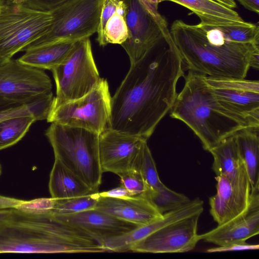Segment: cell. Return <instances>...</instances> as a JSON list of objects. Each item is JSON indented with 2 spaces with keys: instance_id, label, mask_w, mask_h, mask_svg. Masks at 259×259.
I'll list each match as a JSON object with an SVG mask.
<instances>
[{
  "instance_id": "obj_1",
  "label": "cell",
  "mask_w": 259,
  "mask_h": 259,
  "mask_svg": "<svg viewBox=\"0 0 259 259\" xmlns=\"http://www.w3.org/2000/svg\"><path fill=\"white\" fill-rule=\"evenodd\" d=\"M184 65L171 37L131 64L111 97L108 127L147 140L173 106Z\"/></svg>"
},
{
  "instance_id": "obj_2",
  "label": "cell",
  "mask_w": 259,
  "mask_h": 259,
  "mask_svg": "<svg viewBox=\"0 0 259 259\" xmlns=\"http://www.w3.org/2000/svg\"><path fill=\"white\" fill-rule=\"evenodd\" d=\"M101 240L75 225L56 219L52 212L12 208L0 223V253H99Z\"/></svg>"
},
{
  "instance_id": "obj_3",
  "label": "cell",
  "mask_w": 259,
  "mask_h": 259,
  "mask_svg": "<svg viewBox=\"0 0 259 259\" xmlns=\"http://www.w3.org/2000/svg\"><path fill=\"white\" fill-rule=\"evenodd\" d=\"M169 32L189 70L207 76L245 78L252 55L259 51V45L208 37L199 24L181 20L173 22Z\"/></svg>"
},
{
  "instance_id": "obj_4",
  "label": "cell",
  "mask_w": 259,
  "mask_h": 259,
  "mask_svg": "<svg viewBox=\"0 0 259 259\" xmlns=\"http://www.w3.org/2000/svg\"><path fill=\"white\" fill-rule=\"evenodd\" d=\"M170 111V116L186 124L208 151L242 130L254 128L218 102L205 75L190 70Z\"/></svg>"
},
{
  "instance_id": "obj_5",
  "label": "cell",
  "mask_w": 259,
  "mask_h": 259,
  "mask_svg": "<svg viewBox=\"0 0 259 259\" xmlns=\"http://www.w3.org/2000/svg\"><path fill=\"white\" fill-rule=\"evenodd\" d=\"M45 135L55 158L98 192L103 174L100 162L99 134L87 130L52 122Z\"/></svg>"
},
{
  "instance_id": "obj_6",
  "label": "cell",
  "mask_w": 259,
  "mask_h": 259,
  "mask_svg": "<svg viewBox=\"0 0 259 259\" xmlns=\"http://www.w3.org/2000/svg\"><path fill=\"white\" fill-rule=\"evenodd\" d=\"M54 19L52 10L29 7L25 0H5L0 8V57L8 60L45 34Z\"/></svg>"
},
{
  "instance_id": "obj_7",
  "label": "cell",
  "mask_w": 259,
  "mask_h": 259,
  "mask_svg": "<svg viewBox=\"0 0 259 259\" xmlns=\"http://www.w3.org/2000/svg\"><path fill=\"white\" fill-rule=\"evenodd\" d=\"M51 71L56 87L51 110L83 97L101 78L93 57L90 38L76 41L63 62Z\"/></svg>"
},
{
  "instance_id": "obj_8",
  "label": "cell",
  "mask_w": 259,
  "mask_h": 259,
  "mask_svg": "<svg viewBox=\"0 0 259 259\" xmlns=\"http://www.w3.org/2000/svg\"><path fill=\"white\" fill-rule=\"evenodd\" d=\"M102 0H68L52 11L53 21L48 31L25 48L61 42H76L96 33Z\"/></svg>"
},
{
  "instance_id": "obj_9",
  "label": "cell",
  "mask_w": 259,
  "mask_h": 259,
  "mask_svg": "<svg viewBox=\"0 0 259 259\" xmlns=\"http://www.w3.org/2000/svg\"><path fill=\"white\" fill-rule=\"evenodd\" d=\"M111 97L107 80L101 78L83 97L51 110L46 120L48 122L80 127L100 134L108 127Z\"/></svg>"
},
{
  "instance_id": "obj_10",
  "label": "cell",
  "mask_w": 259,
  "mask_h": 259,
  "mask_svg": "<svg viewBox=\"0 0 259 259\" xmlns=\"http://www.w3.org/2000/svg\"><path fill=\"white\" fill-rule=\"evenodd\" d=\"M126 6L128 37L121 46L128 55L131 64L143 58L170 33L167 23L154 18L138 0H123Z\"/></svg>"
},
{
  "instance_id": "obj_11",
  "label": "cell",
  "mask_w": 259,
  "mask_h": 259,
  "mask_svg": "<svg viewBox=\"0 0 259 259\" xmlns=\"http://www.w3.org/2000/svg\"><path fill=\"white\" fill-rule=\"evenodd\" d=\"M205 80L222 106L247 120L253 128L258 129V80L207 76Z\"/></svg>"
},
{
  "instance_id": "obj_12",
  "label": "cell",
  "mask_w": 259,
  "mask_h": 259,
  "mask_svg": "<svg viewBox=\"0 0 259 259\" xmlns=\"http://www.w3.org/2000/svg\"><path fill=\"white\" fill-rule=\"evenodd\" d=\"M217 193L209 200L210 213L221 225L237 217L247 208L251 187L243 163L234 172L217 176Z\"/></svg>"
},
{
  "instance_id": "obj_13",
  "label": "cell",
  "mask_w": 259,
  "mask_h": 259,
  "mask_svg": "<svg viewBox=\"0 0 259 259\" xmlns=\"http://www.w3.org/2000/svg\"><path fill=\"white\" fill-rule=\"evenodd\" d=\"M198 212L169 224L138 242L130 251L143 253H177L193 250L200 240L197 234Z\"/></svg>"
},
{
  "instance_id": "obj_14",
  "label": "cell",
  "mask_w": 259,
  "mask_h": 259,
  "mask_svg": "<svg viewBox=\"0 0 259 259\" xmlns=\"http://www.w3.org/2000/svg\"><path fill=\"white\" fill-rule=\"evenodd\" d=\"M49 76L42 69L11 59L0 64V95L26 99L52 92Z\"/></svg>"
},
{
  "instance_id": "obj_15",
  "label": "cell",
  "mask_w": 259,
  "mask_h": 259,
  "mask_svg": "<svg viewBox=\"0 0 259 259\" xmlns=\"http://www.w3.org/2000/svg\"><path fill=\"white\" fill-rule=\"evenodd\" d=\"M146 139L106 128L99 134V158L103 172L119 177L132 170L143 143Z\"/></svg>"
},
{
  "instance_id": "obj_16",
  "label": "cell",
  "mask_w": 259,
  "mask_h": 259,
  "mask_svg": "<svg viewBox=\"0 0 259 259\" xmlns=\"http://www.w3.org/2000/svg\"><path fill=\"white\" fill-rule=\"evenodd\" d=\"M259 233V185L251 190L247 208L242 213L213 229L199 235L200 240L218 246L246 241Z\"/></svg>"
},
{
  "instance_id": "obj_17",
  "label": "cell",
  "mask_w": 259,
  "mask_h": 259,
  "mask_svg": "<svg viewBox=\"0 0 259 259\" xmlns=\"http://www.w3.org/2000/svg\"><path fill=\"white\" fill-rule=\"evenodd\" d=\"M95 208L139 226L150 223L163 215L145 196L112 198L100 196Z\"/></svg>"
},
{
  "instance_id": "obj_18",
  "label": "cell",
  "mask_w": 259,
  "mask_h": 259,
  "mask_svg": "<svg viewBox=\"0 0 259 259\" xmlns=\"http://www.w3.org/2000/svg\"><path fill=\"white\" fill-rule=\"evenodd\" d=\"M52 214L56 219L79 227L103 241L121 235L139 226L96 208L71 214Z\"/></svg>"
},
{
  "instance_id": "obj_19",
  "label": "cell",
  "mask_w": 259,
  "mask_h": 259,
  "mask_svg": "<svg viewBox=\"0 0 259 259\" xmlns=\"http://www.w3.org/2000/svg\"><path fill=\"white\" fill-rule=\"evenodd\" d=\"M126 6L123 0H102L97 41L105 47L109 44L121 45L128 37Z\"/></svg>"
},
{
  "instance_id": "obj_20",
  "label": "cell",
  "mask_w": 259,
  "mask_h": 259,
  "mask_svg": "<svg viewBox=\"0 0 259 259\" xmlns=\"http://www.w3.org/2000/svg\"><path fill=\"white\" fill-rule=\"evenodd\" d=\"M54 98L52 92L26 99H16L0 95V121L21 116H32L36 121L47 119Z\"/></svg>"
},
{
  "instance_id": "obj_21",
  "label": "cell",
  "mask_w": 259,
  "mask_h": 259,
  "mask_svg": "<svg viewBox=\"0 0 259 259\" xmlns=\"http://www.w3.org/2000/svg\"><path fill=\"white\" fill-rule=\"evenodd\" d=\"M49 189L51 197L56 200L69 199L95 192L56 158L50 172Z\"/></svg>"
},
{
  "instance_id": "obj_22",
  "label": "cell",
  "mask_w": 259,
  "mask_h": 259,
  "mask_svg": "<svg viewBox=\"0 0 259 259\" xmlns=\"http://www.w3.org/2000/svg\"><path fill=\"white\" fill-rule=\"evenodd\" d=\"M75 42H55L30 47L25 50V54L18 60L34 68L51 70L63 62Z\"/></svg>"
},
{
  "instance_id": "obj_23",
  "label": "cell",
  "mask_w": 259,
  "mask_h": 259,
  "mask_svg": "<svg viewBox=\"0 0 259 259\" xmlns=\"http://www.w3.org/2000/svg\"><path fill=\"white\" fill-rule=\"evenodd\" d=\"M171 1L189 9L199 17L200 23L207 24L242 23L239 14L213 0H163Z\"/></svg>"
},
{
  "instance_id": "obj_24",
  "label": "cell",
  "mask_w": 259,
  "mask_h": 259,
  "mask_svg": "<svg viewBox=\"0 0 259 259\" xmlns=\"http://www.w3.org/2000/svg\"><path fill=\"white\" fill-rule=\"evenodd\" d=\"M234 136L247 173L251 190L253 189L259 185L258 129H243Z\"/></svg>"
},
{
  "instance_id": "obj_25",
  "label": "cell",
  "mask_w": 259,
  "mask_h": 259,
  "mask_svg": "<svg viewBox=\"0 0 259 259\" xmlns=\"http://www.w3.org/2000/svg\"><path fill=\"white\" fill-rule=\"evenodd\" d=\"M171 222L170 217L164 215L159 219L147 225L138 226L121 235L104 239L103 244L107 252L128 251L135 244Z\"/></svg>"
},
{
  "instance_id": "obj_26",
  "label": "cell",
  "mask_w": 259,
  "mask_h": 259,
  "mask_svg": "<svg viewBox=\"0 0 259 259\" xmlns=\"http://www.w3.org/2000/svg\"><path fill=\"white\" fill-rule=\"evenodd\" d=\"M213 161L212 169L216 176L231 174L243 163L234 135L211 149Z\"/></svg>"
},
{
  "instance_id": "obj_27",
  "label": "cell",
  "mask_w": 259,
  "mask_h": 259,
  "mask_svg": "<svg viewBox=\"0 0 259 259\" xmlns=\"http://www.w3.org/2000/svg\"><path fill=\"white\" fill-rule=\"evenodd\" d=\"M36 121L30 116H21L0 121V150L17 143Z\"/></svg>"
},
{
  "instance_id": "obj_28",
  "label": "cell",
  "mask_w": 259,
  "mask_h": 259,
  "mask_svg": "<svg viewBox=\"0 0 259 259\" xmlns=\"http://www.w3.org/2000/svg\"><path fill=\"white\" fill-rule=\"evenodd\" d=\"M210 25L219 29L227 41L259 45V27L257 24L244 22L237 24Z\"/></svg>"
},
{
  "instance_id": "obj_29",
  "label": "cell",
  "mask_w": 259,
  "mask_h": 259,
  "mask_svg": "<svg viewBox=\"0 0 259 259\" xmlns=\"http://www.w3.org/2000/svg\"><path fill=\"white\" fill-rule=\"evenodd\" d=\"M147 141H144L142 145L133 169L140 173L149 189L153 192L163 184L160 180L155 161Z\"/></svg>"
},
{
  "instance_id": "obj_30",
  "label": "cell",
  "mask_w": 259,
  "mask_h": 259,
  "mask_svg": "<svg viewBox=\"0 0 259 259\" xmlns=\"http://www.w3.org/2000/svg\"><path fill=\"white\" fill-rule=\"evenodd\" d=\"M148 199L162 214L177 209L191 200L187 196L168 189L164 184L153 192Z\"/></svg>"
},
{
  "instance_id": "obj_31",
  "label": "cell",
  "mask_w": 259,
  "mask_h": 259,
  "mask_svg": "<svg viewBox=\"0 0 259 259\" xmlns=\"http://www.w3.org/2000/svg\"><path fill=\"white\" fill-rule=\"evenodd\" d=\"M99 197V192H96L74 198L57 200L52 213L67 215L94 209Z\"/></svg>"
},
{
  "instance_id": "obj_32",
  "label": "cell",
  "mask_w": 259,
  "mask_h": 259,
  "mask_svg": "<svg viewBox=\"0 0 259 259\" xmlns=\"http://www.w3.org/2000/svg\"><path fill=\"white\" fill-rule=\"evenodd\" d=\"M119 177L120 185L133 193L135 196H145L148 198L153 192L140 173L136 170H128Z\"/></svg>"
},
{
  "instance_id": "obj_33",
  "label": "cell",
  "mask_w": 259,
  "mask_h": 259,
  "mask_svg": "<svg viewBox=\"0 0 259 259\" xmlns=\"http://www.w3.org/2000/svg\"><path fill=\"white\" fill-rule=\"evenodd\" d=\"M259 248L258 244H250L246 241H239L229 243L218 247L209 248L207 252H218L232 251H243L248 250H257Z\"/></svg>"
},
{
  "instance_id": "obj_34",
  "label": "cell",
  "mask_w": 259,
  "mask_h": 259,
  "mask_svg": "<svg viewBox=\"0 0 259 259\" xmlns=\"http://www.w3.org/2000/svg\"><path fill=\"white\" fill-rule=\"evenodd\" d=\"M32 8L41 11H50L68 0H25Z\"/></svg>"
},
{
  "instance_id": "obj_35",
  "label": "cell",
  "mask_w": 259,
  "mask_h": 259,
  "mask_svg": "<svg viewBox=\"0 0 259 259\" xmlns=\"http://www.w3.org/2000/svg\"><path fill=\"white\" fill-rule=\"evenodd\" d=\"M145 9L156 20L161 23H166V20L158 11L159 3L163 0H138Z\"/></svg>"
},
{
  "instance_id": "obj_36",
  "label": "cell",
  "mask_w": 259,
  "mask_h": 259,
  "mask_svg": "<svg viewBox=\"0 0 259 259\" xmlns=\"http://www.w3.org/2000/svg\"><path fill=\"white\" fill-rule=\"evenodd\" d=\"M99 195L102 197L112 198H122L135 196L133 193L129 191L121 185L108 191L100 192L99 193Z\"/></svg>"
},
{
  "instance_id": "obj_37",
  "label": "cell",
  "mask_w": 259,
  "mask_h": 259,
  "mask_svg": "<svg viewBox=\"0 0 259 259\" xmlns=\"http://www.w3.org/2000/svg\"><path fill=\"white\" fill-rule=\"evenodd\" d=\"M25 200L0 195V210L6 209H19Z\"/></svg>"
},
{
  "instance_id": "obj_38",
  "label": "cell",
  "mask_w": 259,
  "mask_h": 259,
  "mask_svg": "<svg viewBox=\"0 0 259 259\" xmlns=\"http://www.w3.org/2000/svg\"><path fill=\"white\" fill-rule=\"evenodd\" d=\"M246 9L258 14L259 0H238Z\"/></svg>"
},
{
  "instance_id": "obj_39",
  "label": "cell",
  "mask_w": 259,
  "mask_h": 259,
  "mask_svg": "<svg viewBox=\"0 0 259 259\" xmlns=\"http://www.w3.org/2000/svg\"><path fill=\"white\" fill-rule=\"evenodd\" d=\"M228 8L234 9L236 7V4L234 0H213Z\"/></svg>"
},
{
  "instance_id": "obj_40",
  "label": "cell",
  "mask_w": 259,
  "mask_h": 259,
  "mask_svg": "<svg viewBox=\"0 0 259 259\" xmlns=\"http://www.w3.org/2000/svg\"><path fill=\"white\" fill-rule=\"evenodd\" d=\"M12 212L11 209H6L0 210V223L7 219Z\"/></svg>"
},
{
  "instance_id": "obj_41",
  "label": "cell",
  "mask_w": 259,
  "mask_h": 259,
  "mask_svg": "<svg viewBox=\"0 0 259 259\" xmlns=\"http://www.w3.org/2000/svg\"><path fill=\"white\" fill-rule=\"evenodd\" d=\"M5 0H0V8L2 6V5L3 4V3L5 2ZM7 60H5L3 59V58L0 57V64H2L4 63V62H6Z\"/></svg>"
},
{
  "instance_id": "obj_42",
  "label": "cell",
  "mask_w": 259,
  "mask_h": 259,
  "mask_svg": "<svg viewBox=\"0 0 259 259\" xmlns=\"http://www.w3.org/2000/svg\"><path fill=\"white\" fill-rule=\"evenodd\" d=\"M2 171V168L1 164V163H0V176H1V175Z\"/></svg>"
}]
</instances>
